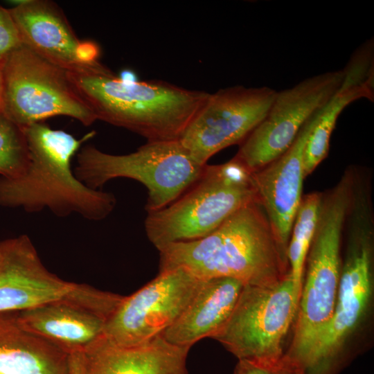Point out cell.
Masks as SVG:
<instances>
[{
	"mask_svg": "<svg viewBox=\"0 0 374 374\" xmlns=\"http://www.w3.org/2000/svg\"><path fill=\"white\" fill-rule=\"evenodd\" d=\"M21 44L8 8L0 6V67L8 56Z\"/></svg>",
	"mask_w": 374,
	"mask_h": 374,
	"instance_id": "25",
	"label": "cell"
},
{
	"mask_svg": "<svg viewBox=\"0 0 374 374\" xmlns=\"http://www.w3.org/2000/svg\"><path fill=\"white\" fill-rule=\"evenodd\" d=\"M29 152L23 129L0 114V177L15 178L28 167Z\"/></svg>",
	"mask_w": 374,
	"mask_h": 374,
	"instance_id": "23",
	"label": "cell"
},
{
	"mask_svg": "<svg viewBox=\"0 0 374 374\" xmlns=\"http://www.w3.org/2000/svg\"><path fill=\"white\" fill-rule=\"evenodd\" d=\"M0 374H69V354L0 312Z\"/></svg>",
	"mask_w": 374,
	"mask_h": 374,
	"instance_id": "19",
	"label": "cell"
},
{
	"mask_svg": "<svg viewBox=\"0 0 374 374\" xmlns=\"http://www.w3.org/2000/svg\"><path fill=\"white\" fill-rule=\"evenodd\" d=\"M344 78L326 104L312 130L303 154V172L306 177L326 157L330 139L338 117L353 102L374 98V45L373 39L364 42L351 55L343 69Z\"/></svg>",
	"mask_w": 374,
	"mask_h": 374,
	"instance_id": "17",
	"label": "cell"
},
{
	"mask_svg": "<svg viewBox=\"0 0 374 374\" xmlns=\"http://www.w3.org/2000/svg\"><path fill=\"white\" fill-rule=\"evenodd\" d=\"M346 249L336 304L328 323L302 364L303 374H334L347 341L364 319L373 294L374 218L372 198L352 195L344 224Z\"/></svg>",
	"mask_w": 374,
	"mask_h": 374,
	"instance_id": "4",
	"label": "cell"
},
{
	"mask_svg": "<svg viewBox=\"0 0 374 374\" xmlns=\"http://www.w3.org/2000/svg\"><path fill=\"white\" fill-rule=\"evenodd\" d=\"M189 349L160 335L133 346L113 344L103 336L69 355V374H188Z\"/></svg>",
	"mask_w": 374,
	"mask_h": 374,
	"instance_id": "16",
	"label": "cell"
},
{
	"mask_svg": "<svg viewBox=\"0 0 374 374\" xmlns=\"http://www.w3.org/2000/svg\"><path fill=\"white\" fill-rule=\"evenodd\" d=\"M205 166L194 160L177 139L148 141L136 151L123 155L86 145L78 152L74 173L93 189L118 177L141 182L148 190L145 209L150 213L180 197L199 179Z\"/></svg>",
	"mask_w": 374,
	"mask_h": 374,
	"instance_id": "6",
	"label": "cell"
},
{
	"mask_svg": "<svg viewBox=\"0 0 374 374\" xmlns=\"http://www.w3.org/2000/svg\"><path fill=\"white\" fill-rule=\"evenodd\" d=\"M343 78V69L328 71L276 91L264 118L240 143L235 157L251 172L276 159L292 145L304 124L326 104Z\"/></svg>",
	"mask_w": 374,
	"mask_h": 374,
	"instance_id": "10",
	"label": "cell"
},
{
	"mask_svg": "<svg viewBox=\"0 0 374 374\" xmlns=\"http://www.w3.org/2000/svg\"><path fill=\"white\" fill-rule=\"evenodd\" d=\"M348 201L323 196L306 258L291 346L285 352L300 367L333 314L341 274V242Z\"/></svg>",
	"mask_w": 374,
	"mask_h": 374,
	"instance_id": "7",
	"label": "cell"
},
{
	"mask_svg": "<svg viewBox=\"0 0 374 374\" xmlns=\"http://www.w3.org/2000/svg\"><path fill=\"white\" fill-rule=\"evenodd\" d=\"M21 44L66 71L100 64L98 46L81 41L63 12L48 0H28L8 8Z\"/></svg>",
	"mask_w": 374,
	"mask_h": 374,
	"instance_id": "14",
	"label": "cell"
},
{
	"mask_svg": "<svg viewBox=\"0 0 374 374\" xmlns=\"http://www.w3.org/2000/svg\"><path fill=\"white\" fill-rule=\"evenodd\" d=\"M73 283L60 279L45 267L26 278L0 286V312L20 311L59 299Z\"/></svg>",
	"mask_w": 374,
	"mask_h": 374,
	"instance_id": "20",
	"label": "cell"
},
{
	"mask_svg": "<svg viewBox=\"0 0 374 374\" xmlns=\"http://www.w3.org/2000/svg\"><path fill=\"white\" fill-rule=\"evenodd\" d=\"M321 109L304 124L292 145L282 155L253 172L258 203L264 210L286 256L292 228L303 197L304 150Z\"/></svg>",
	"mask_w": 374,
	"mask_h": 374,
	"instance_id": "15",
	"label": "cell"
},
{
	"mask_svg": "<svg viewBox=\"0 0 374 374\" xmlns=\"http://www.w3.org/2000/svg\"><path fill=\"white\" fill-rule=\"evenodd\" d=\"M1 99H2V77L0 71V114L1 111Z\"/></svg>",
	"mask_w": 374,
	"mask_h": 374,
	"instance_id": "26",
	"label": "cell"
},
{
	"mask_svg": "<svg viewBox=\"0 0 374 374\" xmlns=\"http://www.w3.org/2000/svg\"><path fill=\"white\" fill-rule=\"evenodd\" d=\"M1 113L24 128L55 116L73 118L84 126L97 121L67 71L21 44L6 59Z\"/></svg>",
	"mask_w": 374,
	"mask_h": 374,
	"instance_id": "8",
	"label": "cell"
},
{
	"mask_svg": "<svg viewBox=\"0 0 374 374\" xmlns=\"http://www.w3.org/2000/svg\"><path fill=\"white\" fill-rule=\"evenodd\" d=\"M257 202L253 172L235 157L206 165L199 179L166 207L148 213L145 228L157 249L206 236L244 206Z\"/></svg>",
	"mask_w": 374,
	"mask_h": 374,
	"instance_id": "5",
	"label": "cell"
},
{
	"mask_svg": "<svg viewBox=\"0 0 374 374\" xmlns=\"http://www.w3.org/2000/svg\"><path fill=\"white\" fill-rule=\"evenodd\" d=\"M322 197L323 193L321 192L308 193L302 197L292 228L287 256L290 274L299 295L306 258L315 231Z\"/></svg>",
	"mask_w": 374,
	"mask_h": 374,
	"instance_id": "21",
	"label": "cell"
},
{
	"mask_svg": "<svg viewBox=\"0 0 374 374\" xmlns=\"http://www.w3.org/2000/svg\"><path fill=\"white\" fill-rule=\"evenodd\" d=\"M29 152L24 172L15 178L0 177V206L21 207L28 213L44 208L59 217L76 213L89 220L106 218L116 206L115 196L80 181L71 168L73 157L83 142L42 123L22 128Z\"/></svg>",
	"mask_w": 374,
	"mask_h": 374,
	"instance_id": "2",
	"label": "cell"
},
{
	"mask_svg": "<svg viewBox=\"0 0 374 374\" xmlns=\"http://www.w3.org/2000/svg\"><path fill=\"white\" fill-rule=\"evenodd\" d=\"M299 296L290 273L271 285H244L229 319L213 338L238 360L279 359Z\"/></svg>",
	"mask_w": 374,
	"mask_h": 374,
	"instance_id": "9",
	"label": "cell"
},
{
	"mask_svg": "<svg viewBox=\"0 0 374 374\" xmlns=\"http://www.w3.org/2000/svg\"><path fill=\"white\" fill-rule=\"evenodd\" d=\"M202 280L181 267L159 272L123 296L105 322L104 337L117 346H133L160 335L180 317Z\"/></svg>",
	"mask_w": 374,
	"mask_h": 374,
	"instance_id": "11",
	"label": "cell"
},
{
	"mask_svg": "<svg viewBox=\"0 0 374 374\" xmlns=\"http://www.w3.org/2000/svg\"><path fill=\"white\" fill-rule=\"evenodd\" d=\"M276 91L237 85L209 93L179 138L201 165L219 151L241 143L266 115Z\"/></svg>",
	"mask_w": 374,
	"mask_h": 374,
	"instance_id": "12",
	"label": "cell"
},
{
	"mask_svg": "<svg viewBox=\"0 0 374 374\" xmlns=\"http://www.w3.org/2000/svg\"><path fill=\"white\" fill-rule=\"evenodd\" d=\"M122 299L118 294L74 283L62 298L15 314L22 327L69 355L103 337L105 322Z\"/></svg>",
	"mask_w": 374,
	"mask_h": 374,
	"instance_id": "13",
	"label": "cell"
},
{
	"mask_svg": "<svg viewBox=\"0 0 374 374\" xmlns=\"http://www.w3.org/2000/svg\"><path fill=\"white\" fill-rule=\"evenodd\" d=\"M244 286L232 278L203 280L184 311L161 337L172 345L188 348L203 338H213L229 319Z\"/></svg>",
	"mask_w": 374,
	"mask_h": 374,
	"instance_id": "18",
	"label": "cell"
},
{
	"mask_svg": "<svg viewBox=\"0 0 374 374\" xmlns=\"http://www.w3.org/2000/svg\"><path fill=\"white\" fill-rule=\"evenodd\" d=\"M67 73L97 120L148 141L179 139L209 94L161 80H123L101 63Z\"/></svg>",
	"mask_w": 374,
	"mask_h": 374,
	"instance_id": "3",
	"label": "cell"
},
{
	"mask_svg": "<svg viewBox=\"0 0 374 374\" xmlns=\"http://www.w3.org/2000/svg\"><path fill=\"white\" fill-rule=\"evenodd\" d=\"M234 374H303L298 364L285 355L274 361L238 360Z\"/></svg>",
	"mask_w": 374,
	"mask_h": 374,
	"instance_id": "24",
	"label": "cell"
},
{
	"mask_svg": "<svg viewBox=\"0 0 374 374\" xmlns=\"http://www.w3.org/2000/svg\"><path fill=\"white\" fill-rule=\"evenodd\" d=\"M158 250L159 272L181 267L200 280L227 277L244 285L266 286L290 273L287 257L257 202L239 209L204 238Z\"/></svg>",
	"mask_w": 374,
	"mask_h": 374,
	"instance_id": "1",
	"label": "cell"
},
{
	"mask_svg": "<svg viewBox=\"0 0 374 374\" xmlns=\"http://www.w3.org/2000/svg\"><path fill=\"white\" fill-rule=\"evenodd\" d=\"M44 268L27 235L8 239L5 260L0 268V286L26 278Z\"/></svg>",
	"mask_w": 374,
	"mask_h": 374,
	"instance_id": "22",
	"label": "cell"
}]
</instances>
